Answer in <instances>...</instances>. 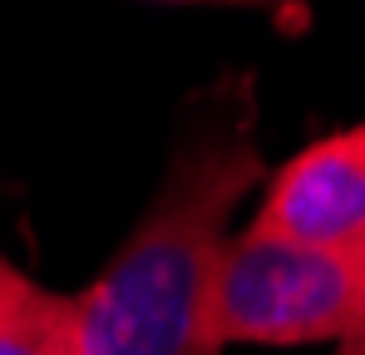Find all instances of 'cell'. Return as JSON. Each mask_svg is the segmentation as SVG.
Listing matches in <instances>:
<instances>
[{
  "mask_svg": "<svg viewBox=\"0 0 365 355\" xmlns=\"http://www.w3.org/2000/svg\"><path fill=\"white\" fill-rule=\"evenodd\" d=\"M0 355H74L69 296L40 292L30 306L0 316Z\"/></svg>",
  "mask_w": 365,
  "mask_h": 355,
  "instance_id": "277c9868",
  "label": "cell"
},
{
  "mask_svg": "<svg viewBox=\"0 0 365 355\" xmlns=\"http://www.w3.org/2000/svg\"><path fill=\"white\" fill-rule=\"evenodd\" d=\"M247 227L311 252L365 257V118L311 138L272 168Z\"/></svg>",
  "mask_w": 365,
  "mask_h": 355,
  "instance_id": "3957f363",
  "label": "cell"
},
{
  "mask_svg": "<svg viewBox=\"0 0 365 355\" xmlns=\"http://www.w3.org/2000/svg\"><path fill=\"white\" fill-rule=\"evenodd\" d=\"M267 173L252 74H232L182 128L133 232L69 296L74 355H222L212 292L227 227Z\"/></svg>",
  "mask_w": 365,
  "mask_h": 355,
  "instance_id": "6da1fadb",
  "label": "cell"
},
{
  "mask_svg": "<svg viewBox=\"0 0 365 355\" xmlns=\"http://www.w3.org/2000/svg\"><path fill=\"white\" fill-rule=\"evenodd\" d=\"M40 292H45V287H40V282H30V277H25V272L0 252V316H5V311H15V306H30Z\"/></svg>",
  "mask_w": 365,
  "mask_h": 355,
  "instance_id": "5b68a950",
  "label": "cell"
},
{
  "mask_svg": "<svg viewBox=\"0 0 365 355\" xmlns=\"http://www.w3.org/2000/svg\"><path fill=\"white\" fill-rule=\"evenodd\" d=\"M217 346H346L365 336V257L292 247L267 232L227 242L212 292Z\"/></svg>",
  "mask_w": 365,
  "mask_h": 355,
  "instance_id": "7a4b0ae2",
  "label": "cell"
},
{
  "mask_svg": "<svg viewBox=\"0 0 365 355\" xmlns=\"http://www.w3.org/2000/svg\"><path fill=\"white\" fill-rule=\"evenodd\" d=\"M336 355H365V336H356V341H346V346H336Z\"/></svg>",
  "mask_w": 365,
  "mask_h": 355,
  "instance_id": "8992f818",
  "label": "cell"
}]
</instances>
